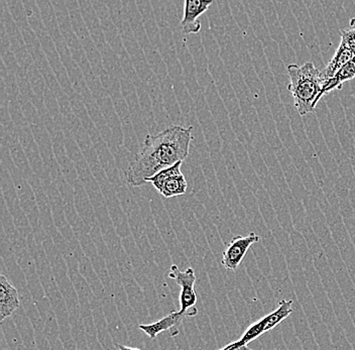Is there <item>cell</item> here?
Wrapping results in <instances>:
<instances>
[{"label":"cell","mask_w":355,"mask_h":350,"mask_svg":"<svg viewBox=\"0 0 355 350\" xmlns=\"http://www.w3.org/2000/svg\"><path fill=\"white\" fill-rule=\"evenodd\" d=\"M355 77V57L339 69L332 78L324 81L323 94H328L332 91L340 89L345 82L350 81Z\"/></svg>","instance_id":"obj_11"},{"label":"cell","mask_w":355,"mask_h":350,"mask_svg":"<svg viewBox=\"0 0 355 350\" xmlns=\"http://www.w3.org/2000/svg\"><path fill=\"white\" fill-rule=\"evenodd\" d=\"M168 277L176 281L178 286L181 287L180 295V312L188 317L196 316L198 310L196 308L197 295L195 292L196 276L192 268H188L185 272H181L176 265L171 267Z\"/></svg>","instance_id":"obj_4"},{"label":"cell","mask_w":355,"mask_h":350,"mask_svg":"<svg viewBox=\"0 0 355 350\" xmlns=\"http://www.w3.org/2000/svg\"><path fill=\"white\" fill-rule=\"evenodd\" d=\"M294 312L292 300H282L279 303V307L272 313L259 319L257 322L252 323L248 329L244 331L243 336L234 342L226 345L219 350H252L248 347V343L255 340L266 332L274 329L282 321L287 319Z\"/></svg>","instance_id":"obj_3"},{"label":"cell","mask_w":355,"mask_h":350,"mask_svg":"<svg viewBox=\"0 0 355 350\" xmlns=\"http://www.w3.org/2000/svg\"><path fill=\"white\" fill-rule=\"evenodd\" d=\"M117 349L119 350H141L135 349V347H125V345L116 344Z\"/></svg>","instance_id":"obj_12"},{"label":"cell","mask_w":355,"mask_h":350,"mask_svg":"<svg viewBox=\"0 0 355 350\" xmlns=\"http://www.w3.org/2000/svg\"><path fill=\"white\" fill-rule=\"evenodd\" d=\"M193 128L172 125L157 134H148L126 170V182L141 187L161 170L187 159Z\"/></svg>","instance_id":"obj_1"},{"label":"cell","mask_w":355,"mask_h":350,"mask_svg":"<svg viewBox=\"0 0 355 350\" xmlns=\"http://www.w3.org/2000/svg\"><path fill=\"white\" fill-rule=\"evenodd\" d=\"M212 1L203 0H186L184 2L183 19L181 21L184 35L198 34L202 24L199 17L209 10Z\"/></svg>","instance_id":"obj_7"},{"label":"cell","mask_w":355,"mask_h":350,"mask_svg":"<svg viewBox=\"0 0 355 350\" xmlns=\"http://www.w3.org/2000/svg\"><path fill=\"white\" fill-rule=\"evenodd\" d=\"M259 239L261 238L254 232H250L245 236H239L233 238L224 250L221 261L223 267L230 271H236L244 256L248 254V250L254 243H259Z\"/></svg>","instance_id":"obj_6"},{"label":"cell","mask_w":355,"mask_h":350,"mask_svg":"<svg viewBox=\"0 0 355 350\" xmlns=\"http://www.w3.org/2000/svg\"><path fill=\"white\" fill-rule=\"evenodd\" d=\"M182 163L183 161H179L173 167L161 170L148 179V183H152L165 198L182 196L185 194L188 188L187 180L181 170Z\"/></svg>","instance_id":"obj_5"},{"label":"cell","mask_w":355,"mask_h":350,"mask_svg":"<svg viewBox=\"0 0 355 350\" xmlns=\"http://www.w3.org/2000/svg\"><path fill=\"white\" fill-rule=\"evenodd\" d=\"M19 307V291L11 285L6 276H0V322L12 315Z\"/></svg>","instance_id":"obj_9"},{"label":"cell","mask_w":355,"mask_h":350,"mask_svg":"<svg viewBox=\"0 0 355 350\" xmlns=\"http://www.w3.org/2000/svg\"><path fill=\"white\" fill-rule=\"evenodd\" d=\"M355 57V48L354 46L348 44L347 42L341 40L338 49L335 52L334 56L330 60L325 69L322 71V77L323 79L328 80L334 76L335 73L343 67L347 62L354 59Z\"/></svg>","instance_id":"obj_10"},{"label":"cell","mask_w":355,"mask_h":350,"mask_svg":"<svg viewBox=\"0 0 355 350\" xmlns=\"http://www.w3.org/2000/svg\"><path fill=\"white\" fill-rule=\"evenodd\" d=\"M288 91L294 99L295 107L301 116L315 112L317 104L323 94L324 81L322 72L308 62L299 66L291 64L288 66Z\"/></svg>","instance_id":"obj_2"},{"label":"cell","mask_w":355,"mask_h":350,"mask_svg":"<svg viewBox=\"0 0 355 350\" xmlns=\"http://www.w3.org/2000/svg\"><path fill=\"white\" fill-rule=\"evenodd\" d=\"M186 317H188L186 314L181 313L180 311H174L157 322L139 325V328L150 339L157 338V334L164 331H170V335L174 338L179 334V327L181 326L182 322Z\"/></svg>","instance_id":"obj_8"}]
</instances>
